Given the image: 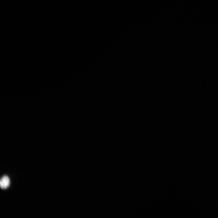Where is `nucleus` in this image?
<instances>
[{
	"mask_svg": "<svg viewBox=\"0 0 218 218\" xmlns=\"http://www.w3.org/2000/svg\"><path fill=\"white\" fill-rule=\"evenodd\" d=\"M10 184V180L8 176L5 175L2 177L0 181L1 187L2 189L5 190L7 189Z\"/></svg>",
	"mask_w": 218,
	"mask_h": 218,
	"instance_id": "1",
	"label": "nucleus"
}]
</instances>
